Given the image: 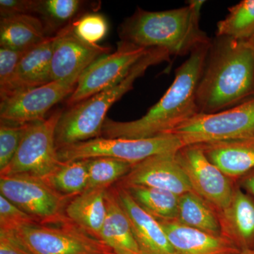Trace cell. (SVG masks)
I'll return each mask as SVG.
<instances>
[{
    "label": "cell",
    "mask_w": 254,
    "mask_h": 254,
    "mask_svg": "<svg viewBox=\"0 0 254 254\" xmlns=\"http://www.w3.org/2000/svg\"><path fill=\"white\" fill-rule=\"evenodd\" d=\"M170 133L178 136L185 146L254 136V98L218 113L195 114Z\"/></svg>",
    "instance_id": "cell-7"
},
{
    "label": "cell",
    "mask_w": 254,
    "mask_h": 254,
    "mask_svg": "<svg viewBox=\"0 0 254 254\" xmlns=\"http://www.w3.org/2000/svg\"><path fill=\"white\" fill-rule=\"evenodd\" d=\"M0 195L40 223L56 224L68 219L65 215L68 196L39 177L28 174L1 176Z\"/></svg>",
    "instance_id": "cell-9"
},
{
    "label": "cell",
    "mask_w": 254,
    "mask_h": 254,
    "mask_svg": "<svg viewBox=\"0 0 254 254\" xmlns=\"http://www.w3.org/2000/svg\"><path fill=\"white\" fill-rule=\"evenodd\" d=\"M41 0H0L1 18L38 14Z\"/></svg>",
    "instance_id": "cell-33"
},
{
    "label": "cell",
    "mask_w": 254,
    "mask_h": 254,
    "mask_svg": "<svg viewBox=\"0 0 254 254\" xmlns=\"http://www.w3.org/2000/svg\"><path fill=\"white\" fill-rule=\"evenodd\" d=\"M228 10L217 24L216 37L248 41L254 35V0H244Z\"/></svg>",
    "instance_id": "cell-25"
},
{
    "label": "cell",
    "mask_w": 254,
    "mask_h": 254,
    "mask_svg": "<svg viewBox=\"0 0 254 254\" xmlns=\"http://www.w3.org/2000/svg\"><path fill=\"white\" fill-rule=\"evenodd\" d=\"M63 110L49 118L29 124L19 148L1 176L28 174L46 180L61 165L55 143V132Z\"/></svg>",
    "instance_id": "cell-8"
},
{
    "label": "cell",
    "mask_w": 254,
    "mask_h": 254,
    "mask_svg": "<svg viewBox=\"0 0 254 254\" xmlns=\"http://www.w3.org/2000/svg\"><path fill=\"white\" fill-rule=\"evenodd\" d=\"M56 39L57 33L48 36L23 55L15 75V95L52 81L51 62Z\"/></svg>",
    "instance_id": "cell-19"
},
{
    "label": "cell",
    "mask_w": 254,
    "mask_h": 254,
    "mask_svg": "<svg viewBox=\"0 0 254 254\" xmlns=\"http://www.w3.org/2000/svg\"><path fill=\"white\" fill-rule=\"evenodd\" d=\"M118 185L153 187L178 195L193 190L176 153L153 155L136 164Z\"/></svg>",
    "instance_id": "cell-14"
},
{
    "label": "cell",
    "mask_w": 254,
    "mask_h": 254,
    "mask_svg": "<svg viewBox=\"0 0 254 254\" xmlns=\"http://www.w3.org/2000/svg\"><path fill=\"white\" fill-rule=\"evenodd\" d=\"M239 254H254V250H245L242 251Z\"/></svg>",
    "instance_id": "cell-37"
},
{
    "label": "cell",
    "mask_w": 254,
    "mask_h": 254,
    "mask_svg": "<svg viewBox=\"0 0 254 254\" xmlns=\"http://www.w3.org/2000/svg\"><path fill=\"white\" fill-rule=\"evenodd\" d=\"M83 4L79 0H41L38 14L48 31L63 29L71 23Z\"/></svg>",
    "instance_id": "cell-28"
},
{
    "label": "cell",
    "mask_w": 254,
    "mask_h": 254,
    "mask_svg": "<svg viewBox=\"0 0 254 254\" xmlns=\"http://www.w3.org/2000/svg\"><path fill=\"white\" fill-rule=\"evenodd\" d=\"M185 146L173 133L146 138H108L103 137L79 142L58 150L61 162L110 157L134 165L153 155L177 153Z\"/></svg>",
    "instance_id": "cell-6"
},
{
    "label": "cell",
    "mask_w": 254,
    "mask_h": 254,
    "mask_svg": "<svg viewBox=\"0 0 254 254\" xmlns=\"http://www.w3.org/2000/svg\"><path fill=\"white\" fill-rule=\"evenodd\" d=\"M79 77L51 81L2 100L0 104L1 123L23 125L44 120L55 105L72 94Z\"/></svg>",
    "instance_id": "cell-12"
},
{
    "label": "cell",
    "mask_w": 254,
    "mask_h": 254,
    "mask_svg": "<svg viewBox=\"0 0 254 254\" xmlns=\"http://www.w3.org/2000/svg\"><path fill=\"white\" fill-rule=\"evenodd\" d=\"M254 98V52L246 42L216 37L197 86L198 113L230 109Z\"/></svg>",
    "instance_id": "cell-1"
},
{
    "label": "cell",
    "mask_w": 254,
    "mask_h": 254,
    "mask_svg": "<svg viewBox=\"0 0 254 254\" xmlns=\"http://www.w3.org/2000/svg\"><path fill=\"white\" fill-rule=\"evenodd\" d=\"M29 124L23 125L1 123L0 126V171L14 158Z\"/></svg>",
    "instance_id": "cell-31"
},
{
    "label": "cell",
    "mask_w": 254,
    "mask_h": 254,
    "mask_svg": "<svg viewBox=\"0 0 254 254\" xmlns=\"http://www.w3.org/2000/svg\"><path fill=\"white\" fill-rule=\"evenodd\" d=\"M44 23L33 15L1 18L0 46L27 51L48 38Z\"/></svg>",
    "instance_id": "cell-22"
},
{
    "label": "cell",
    "mask_w": 254,
    "mask_h": 254,
    "mask_svg": "<svg viewBox=\"0 0 254 254\" xmlns=\"http://www.w3.org/2000/svg\"><path fill=\"white\" fill-rule=\"evenodd\" d=\"M124 187L137 204L157 220H176L178 195L169 190L141 185Z\"/></svg>",
    "instance_id": "cell-24"
},
{
    "label": "cell",
    "mask_w": 254,
    "mask_h": 254,
    "mask_svg": "<svg viewBox=\"0 0 254 254\" xmlns=\"http://www.w3.org/2000/svg\"><path fill=\"white\" fill-rule=\"evenodd\" d=\"M115 192L131 223L133 236L141 254H175L158 220L137 204L125 187L118 185Z\"/></svg>",
    "instance_id": "cell-15"
},
{
    "label": "cell",
    "mask_w": 254,
    "mask_h": 254,
    "mask_svg": "<svg viewBox=\"0 0 254 254\" xmlns=\"http://www.w3.org/2000/svg\"><path fill=\"white\" fill-rule=\"evenodd\" d=\"M108 23L103 14L89 13L73 23V32L80 40L91 45H98L106 36Z\"/></svg>",
    "instance_id": "cell-30"
},
{
    "label": "cell",
    "mask_w": 254,
    "mask_h": 254,
    "mask_svg": "<svg viewBox=\"0 0 254 254\" xmlns=\"http://www.w3.org/2000/svg\"><path fill=\"white\" fill-rule=\"evenodd\" d=\"M107 216L100 240L115 254H142L133 236L131 223L115 190L106 192Z\"/></svg>",
    "instance_id": "cell-20"
},
{
    "label": "cell",
    "mask_w": 254,
    "mask_h": 254,
    "mask_svg": "<svg viewBox=\"0 0 254 254\" xmlns=\"http://www.w3.org/2000/svg\"><path fill=\"white\" fill-rule=\"evenodd\" d=\"M36 223L40 222L0 195V231H12Z\"/></svg>",
    "instance_id": "cell-32"
},
{
    "label": "cell",
    "mask_w": 254,
    "mask_h": 254,
    "mask_svg": "<svg viewBox=\"0 0 254 254\" xmlns=\"http://www.w3.org/2000/svg\"><path fill=\"white\" fill-rule=\"evenodd\" d=\"M176 221L210 235L222 236L217 210L193 190L179 195Z\"/></svg>",
    "instance_id": "cell-23"
},
{
    "label": "cell",
    "mask_w": 254,
    "mask_h": 254,
    "mask_svg": "<svg viewBox=\"0 0 254 254\" xmlns=\"http://www.w3.org/2000/svg\"><path fill=\"white\" fill-rule=\"evenodd\" d=\"M176 157L193 191L217 211L226 208L231 201L236 182L211 163L198 145L184 146Z\"/></svg>",
    "instance_id": "cell-11"
},
{
    "label": "cell",
    "mask_w": 254,
    "mask_h": 254,
    "mask_svg": "<svg viewBox=\"0 0 254 254\" xmlns=\"http://www.w3.org/2000/svg\"><path fill=\"white\" fill-rule=\"evenodd\" d=\"M88 181L86 190L108 189L114 182L122 180L131 171V164L110 157L86 159Z\"/></svg>",
    "instance_id": "cell-27"
},
{
    "label": "cell",
    "mask_w": 254,
    "mask_h": 254,
    "mask_svg": "<svg viewBox=\"0 0 254 254\" xmlns=\"http://www.w3.org/2000/svg\"><path fill=\"white\" fill-rule=\"evenodd\" d=\"M26 51L0 47V96L1 101L16 93L15 75L20 60Z\"/></svg>",
    "instance_id": "cell-29"
},
{
    "label": "cell",
    "mask_w": 254,
    "mask_h": 254,
    "mask_svg": "<svg viewBox=\"0 0 254 254\" xmlns=\"http://www.w3.org/2000/svg\"><path fill=\"white\" fill-rule=\"evenodd\" d=\"M52 188L66 196H76L84 192L88 181L87 160L62 162L45 180Z\"/></svg>",
    "instance_id": "cell-26"
},
{
    "label": "cell",
    "mask_w": 254,
    "mask_h": 254,
    "mask_svg": "<svg viewBox=\"0 0 254 254\" xmlns=\"http://www.w3.org/2000/svg\"><path fill=\"white\" fill-rule=\"evenodd\" d=\"M221 235L242 252L254 250V197L237 185L231 201L218 210Z\"/></svg>",
    "instance_id": "cell-16"
},
{
    "label": "cell",
    "mask_w": 254,
    "mask_h": 254,
    "mask_svg": "<svg viewBox=\"0 0 254 254\" xmlns=\"http://www.w3.org/2000/svg\"><path fill=\"white\" fill-rule=\"evenodd\" d=\"M198 145L209 160L235 182L254 169V135Z\"/></svg>",
    "instance_id": "cell-18"
},
{
    "label": "cell",
    "mask_w": 254,
    "mask_h": 254,
    "mask_svg": "<svg viewBox=\"0 0 254 254\" xmlns=\"http://www.w3.org/2000/svg\"><path fill=\"white\" fill-rule=\"evenodd\" d=\"M204 3L193 0L184 7L162 11L137 8L134 14L120 25V39L147 49L165 50L170 55H190L212 42L199 26Z\"/></svg>",
    "instance_id": "cell-3"
},
{
    "label": "cell",
    "mask_w": 254,
    "mask_h": 254,
    "mask_svg": "<svg viewBox=\"0 0 254 254\" xmlns=\"http://www.w3.org/2000/svg\"><path fill=\"white\" fill-rule=\"evenodd\" d=\"M111 48L85 43L75 36L73 23L57 33L51 62L52 81L78 77Z\"/></svg>",
    "instance_id": "cell-13"
},
{
    "label": "cell",
    "mask_w": 254,
    "mask_h": 254,
    "mask_svg": "<svg viewBox=\"0 0 254 254\" xmlns=\"http://www.w3.org/2000/svg\"><path fill=\"white\" fill-rule=\"evenodd\" d=\"M246 43H247V44L248 45L254 52V35L248 41L246 42Z\"/></svg>",
    "instance_id": "cell-36"
},
{
    "label": "cell",
    "mask_w": 254,
    "mask_h": 254,
    "mask_svg": "<svg viewBox=\"0 0 254 254\" xmlns=\"http://www.w3.org/2000/svg\"><path fill=\"white\" fill-rule=\"evenodd\" d=\"M175 254H239L241 251L227 238L185 226L176 220H158Z\"/></svg>",
    "instance_id": "cell-17"
},
{
    "label": "cell",
    "mask_w": 254,
    "mask_h": 254,
    "mask_svg": "<svg viewBox=\"0 0 254 254\" xmlns=\"http://www.w3.org/2000/svg\"><path fill=\"white\" fill-rule=\"evenodd\" d=\"M242 190L254 197V169L236 182Z\"/></svg>",
    "instance_id": "cell-35"
},
{
    "label": "cell",
    "mask_w": 254,
    "mask_h": 254,
    "mask_svg": "<svg viewBox=\"0 0 254 254\" xmlns=\"http://www.w3.org/2000/svg\"><path fill=\"white\" fill-rule=\"evenodd\" d=\"M24 254H115L70 221L36 223L4 232Z\"/></svg>",
    "instance_id": "cell-5"
},
{
    "label": "cell",
    "mask_w": 254,
    "mask_h": 254,
    "mask_svg": "<svg viewBox=\"0 0 254 254\" xmlns=\"http://www.w3.org/2000/svg\"><path fill=\"white\" fill-rule=\"evenodd\" d=\"M168 51L149 48L144 56L130 69L121 81L80 102L62 114L55 132L57 148L101 137L107 113L127 92L133 88L137 78L144 74L150 66L170 61Z\"/></svg>",
    "instance_id": "cell-4"
},
{
    "label": "cell",
    "mask_w": 254,
    "mask_h": 254,
    "mask_svg": "<svg viewBox=\"0 0 254 254\" xmlns=\"http://www.w3.org/2000/svg\"><path fill=\"white\" fill-rule=\"evenodd\" d=\"M210 44L190 53L176 70L175 80L168 91L145 115L131 122H116L107 118L101 137L134 139L166 134L198 113L195 93Z\"/></svg>",
    "instance_id": "cell-2"
},
{
    "label": "cell",
    "mask_w": 254,
    "mask_h": 254,
    "mask_svg": "<svg viewBox=\"0 0 254 254\" xmlns=\"http://www.w3.org/2000/svg\"><path fill=\"white\" fill-rule=\"evenodd\" d=\"M107 190H85L75 196L65 208V215L70 221L98 240L107 216Z\"/></svg>",
    "instance_id": "cell-21"
},
{
    "label": "cell",
    "mask_w": 254,
    "mask_h": 254,
    "mask_svg": "<svg viewBox=\"0 0 254 254\" xmlns=\"http://www.w3.org/2000/svg\"><path fill=\"white\" fill-rule=\"evenodd\" d=\"M148 50L120 41L115 53L101 57L82 73L74 91L66 101L68 107L88 99L121 81Z\"/></svg>",
    "instance_id": "cell-10"
},
{
    "label": "cell",
    "mask_w": 254,
    "mask_h": 254,
    "mask_svg": "<svg viewBox=\"0 0 254 254\" xmlns=\"http://www.w3.org/2000/svg\"><path fill=\"white\" fill-rule=\"evenodd\" d=\"M0 254H24L14 242L3 232H0Z\"/></svg>",
    "instance_id": "cell-34"
}]
</instances>
